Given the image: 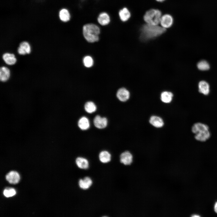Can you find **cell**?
Wrapping results in <instances>:
<instances>
[{
  "instance_id": "obj_1",
  "label": "cell",
  "mask_w": 217,
  "mask_h": 217,
  "mask_svg": "<svg viewBox=\"0 0 217 217\" xmlns=\"http://www.w3.org/2000/svg\"><path fill=\"white\" fill-rule=\"evenodd\" d=\"M166 29L161 26L153 25L146 24L140 29V38L143 40H147L157 37L166 31Z\"/></svg>"
},
{
  "instance_id": "obj_2",
  "label": "cell",
  "mask_w": 217,
  "mask_h": 217,
  "mask_svg": "<svg viewBox=\"0 0 217 217\" xmlns=\"http://www.w3.org/2000/svg\"><path fill=\"white\" fill-rule=\"evenodd\" d=\"M192 132L194 134L195 139L200 142H205L210 137L211 133L208 126L201 122L195 123L191 128Z\"/></svg>"
},
{
  "instance_id": "obj_3",
  "label": "cell",
  "mask_w": 217,
  "mask_h": 217,
  "mask_svg": "<svg viewBox=\"0 0 217 217\" xmlns=\"http://www.w3.org/2000/svg\"><path fill=\"white\" fill-rule=\"evenodd\" d=\"M100 30L96 25L92 24L85 25L83 27V33L85 39L89 42H94L99 39Z\"/></svg>"
},
{
  "instance_id": "obj_4",
  "label": "cell",
  "mask_w": 217,
  "mask_h": 217,
  "mask_svg": "<svg viewBox=\"0 0 217 217\" xmlns=\"http://www.w3.org/2000/svg\"><path fill=\"white\" fill-rule=\"evenodd\" d=\"M162 15V12L159 10L151 9L146 12L143 18L146 24L158 25L159 24Z\"/></svg>"
},
{
  "instance_id": "obj_5",
  "label": "cell",
  "mask_w": 217,
  "mask_h": 217,
  "mask_svg": "<svg viewBox=\"0 0 217 217\" xmlns=\"http://www.w3.org/2000/svg\"><path fill=\"white\" fill-rule=\"evenodd\" d=\"M173 21V18L171 15L165 14L162 15L159 24L161 27L166 29L171 27Z\"/></svg>"
},
{
  "instance_id": "obj_6",
  "label": "cell",
  "mask_w": 217,
  "mask_h": 217,
  "mask_svg": "<svg viewBox=\"0 0 217 217\" xmlns=\"http://www.w3.org/2000/svg\"><path fill=\"white\" fill-rule=\"evenodd\" d=\"M120 158L121 162L125 165H131L133 162V155L128 151L122 153L120 155Z\"/></svg>"
},
{
  "instance_id": "obj_7",
  "label": "cell",
  "mask_w": 217,
  "mask_h": 217,
  "mask_svg": "<svg viewBox=\"0 0 217 217\" xmlns=\"http://www.w3.org/2000/svg\"><path fill=\"white\" fill-rule=\"evenodd\" d=\"M93 123L95 126L99 129L105 128L108 124V120L105 117H101L100 115H97L93 120Z\"/></svg>"
},
{
  "instance_id": "obj_8",
  "label": "cell",
  "mask_w": 217,
  "mask_h": 217,
  "mask_svg": "<svg viewBox=\"0 0 217 217\" xmlns=\"http://www.w3.org/2000/svg\"><path fill=\"white\" fill-rule=\"evenodd\" d=\"M116 96L120 101L125 102L129 98L130 93L127 89L124 88H122L118 90L117 92Z\"/></svg>"
},
{
  "instance_id": "obj_9",
  "label": "cell",
  "mask_w": 217,
  "mask_h": 217,
  "mask_svg": "<svg viewBox=\"0 0 217 217\" xmlns=\"http://www.w3.org/2000/svg\"><path fill=\"white\" fill-rule=\"evenodd\" d=\"M30 52V46L28 42L24 41L20 43L17 49V52L19 54L24 55L29 54Z\"/></svg>"
},
{
  "instance_id": "obj_10",
  "label": "cell",
  "mask_w": 217,
  "mask_h": 217,
  "mask_svg": "<svg viewBox=\"0 0 217 217\" xmlns=\"http://www.w3.org/2000/svg\"><path fill=\"white\" fill-rule=\"evenodd\" d=\"M6 178L9 183L16 184L19 181L20 176L17 172L12 171L10 172L6 175Z\"/></svg>"
},
{
  "instance_id": "obj_11",
  "label": "cell",
  "mask_w": 217,
  "mask_h": 217,
  "mask_svg": "<svg viewBox=\"0 0 217 217\" xmlns=\"http://www.w3.org/2000/svg\"><path fill=\"white\" fill-rule=\"evenodd\" d=\"M149 123L154 127L156 128H161L164 124V122L162 118L156 115H153L150 118Z\"/></svg>"
},
{
  "instance_id": "obj_12",
  "label": "cell",
  "mask_w": 217,
  "mask_h": 217,
  "mask_svg": "<svg viewBox=\"0 0 217 217\" xmlns=\"http://www.w3.org/2000/svg\"><path fill=\"white\" fill-rule=\"evenodd\" d=\"M93 182L91 178L89 177H85L83 179H80L78 182L80 187L82 189L86 190L92 185Z\"/></svg>"
},
{
  "instance_id": "obj_13",
  "label": "cell",
  "mask_w": 217,
  "mask_h": 217,
  "mask_svg": "<svg viewBox=\"0 0 217 217\" xmlns=\"http://www.w3.org/2000/svg\"><path fill=\"white\" fill-rule=\"evenodd\" d=\"M59 18L61 21L66 22L69 21L70 19V14L66 8L60 9L58 13Z\"/></svg>"
},
{
  "instance_id": "obj_14",
  "label": "cell",
  "mask_w": 217,
  "mask_h": 217,
  "mask_svg": "<svg viewBox=\"0 0 217 217\" xmlns=\"http://www.w3.org/2000/svg\"><path fill=\"white\" fill-rule=\"evenodd\" d=\"M76 163L79 168L82 169H87L89 167V162L88 160L83 157H77L75 161Z\"/></svg>"
},
{
  "instance_id": "obj_15",
  "label": "cell",
  "mask_w": 217,
  "mask_h": 217,
  "mask_svg": "<svg viewBox=\"0 0 217 217\" xmlns=\"http://www.w3.org/2000/svg\"><path fill=\"white\" fill-rule=\"evenodd\" d=\"M78 125L80 129L82 130H86L90 127V121L87 117L83 116L78 120Z\"/></svg>"
},
{
  "instance_id": "obj_16",
  "label": "cell",
  "mask_w": 217,
  "mask_h": 217,
  "mask_svg": "<svg viewBox=\"0 0 217 217\" xmlns=\"http://www.w3.org/2000/svg\"><path fill=\"white\" fill-rule=\"evenodd\" d=\"M119 15L122 21L126 22L130 18L131 14L129 10L127 8L124 7L120 10Z\"/></svg>"
},
{
  "instance_id": "obj_17",
  "label": "cell",
  "mask_w": 217,
  "mask_h": 217,
  "mask_svg": "<svg viewBox=\"0 0 217 217\" xmlns=\"http://www.w3.org/2000/svg\"><path fill=\"white\" fill-rule=\"evenodd\" d=\"M10 72L9 69L5 66H2L0 69V80L2 82H5L9 78Z\"/></svg>"
},
{
  "instance_id": "obj_18",
  "label": "cell",
  "mask_w": 217,
  "mask_h": 217,
  "mask_svg": "<svg viewBox=\"0 0 217 217\" xmlns=\"http://www.w3.org/2000/svg\"><path fill=\"white\" fill-rule=\"evenodd\" d=\"M2 58L5 63L8 65L14 64L16 61V59L13 54L5 53L2 55Z\"/></svg>"
},
{
  "instance_id": "obj_19",
  "label": "cell",
  "mask_w": 217,
  "mask_h": 217,
  "mask_svg": "<svg viewBox=\"0 0 217 217\" xmlns=\"http://www.w3.org/2000/svg\"><path fill=\"white\" fill-rule=\"evenodd\" d=\"M199 91L205 95H208L209 92V86L208 83L204 81H200L198 85Z\"/></svg>"
},
{
  "instance_id": "obj_20",
  "label": "cell",
  "mask_w": 217,
  "mask_h": 217,
  "mask_svg": "<svg viewBox=\"0 0 217 217\" xmlns=\"http://www.w3.org/2000/svg\"><path fill=\"white\" fill-rule=\"evenodd\" d=\"M97 20L100 24L104 26L109 24L110 21V19L107 14L105 12H103L99 15Z\"/></svg>"
},
{
  "instance_id": "obj_21",
  "label": "cell",
  "mask_w": 217,
  "mask_h": 217,
  "mask_svg": "<svg viewBox=\"0 0 217 217\" xmlns=\"http://www.w3.org/2000/svg\"><path fill=\"white\" fill-rule=\"evenodd\" d=\"M173 96V94L171 92L167 91H164L161 94L160 99L163 102L168 103L172 101Z\"/></svg>"
},
{
  "instance_id": "obj_22",
  "label": "cell",
  "mask_w": 217,
  "mask_h": 217,
  "mask_svg": "<svg viewBox=\"0 0 217 217\" xmlns=\"http://www.w3.org/2000/svg\"><path fill=\"white\" fill-rule=\"evenodd\" d=\"M111 156L108 151L104 150L100 152L99 155V158L100 162L103 163H107L111 161Z\"/></svg>"
},
{
  "instance_id": "obj_23",
  "label": "cell",
  "mask_w": 217,
  "mask_h": 217,
  "mask_svg": "<svg viewBox=\"0 0 217 217\" xmlns=\"http://www.w3.org/2000/svg\"><path fill=\"white\" fill-rule=\"evenodd\" d=\"M84 109L87 112L92 113L96 111V106L93 102L88 101L85 103L84 105Z\"/></svg>"
},
{
  "instance_id": "obj_24",
  "label": "cell",
  "mask_w": 217,
  "mask_h": 217,
  "mask_svg": "<svg viewBox=\"0 0 217 217\" xmlns=\"http://www.w3.org/2000/svg\"><path fill=\"white\" fill-rule=\"evenodd\" d=\"M197 66L199 70L202 71L208 70L210 67L208 63L204 60H202L199 62L197 64Z\"/></svg>"
},
{
  "instance_id": "obj_25",
  "label": "cell",
  "mask_w": 217,
  "mask_h": 217,
  "mask_svg": "<svg viewBox=\"0 0 217 217\" xmlns=\"http://www.w3.org/2000/svg\"><path fill=\"white\" fill-rule=\"evenodd\" d=\"M84 65L87 68L91 67L93 64V61L92 58L89 56L85 57L83 60Z\"/></svg>"
},
{
  "instance_id": "obj_26",
  "label": "cell",
  "mask_w": 217,
  "mask_h": 217,
  "mask_svg": "<svg viewBox=\"0 0 217 217\" xmlns=\"http://www.w3.org/2000/svg\"><path fill=\"white\" fill-rule=\"evenodd\" d=\"M3 194L6 197H11L16 194V191L13 188L6 189L4 190Z\"/></svg>"
},
{
  "instance_id": "obj_27",
  "label": "cell",
  "mask_w": 217,
  "mask_h": 217,
  "mask_svg": "<svg viewBox=\"0 0 217 217\" xmlns=\"http://www.w3.org/2000/svg\"><path fill=\"white\" fill-rule=\"evenodd\" d=\"M214 208L215 212L217 213V202H216L215 204Z\"/></svg>"
},
{
  "instance_id": "obj_28",
  "label": "cell",
  "mask_w": 217,
  "mask_h": 217,
  "mask_svg": "<svg viewBox=\"0 0 217 217\" xmlns=\"http://www.w3.org/2000/svg\"><path fill=\"white\" fill-rule=\"evenodd\" d=\"M156 0L157 2H163L165 0Z\"/></svg>"
},
{
  "instance_id": "obj_29",
  "label": "cell",
  "mask_w": 217,
  "mask_h": 217,
  "mask_svg": "<svg viewBox=\"0 0 217 217\" xmlns=\"http://www.w3.org/2000/svg\"><path fill=\"white\" fill-rule=\"evenodd\" d=\"M192 217H200V215L196 214V215H193L192 216Z\"/></svg>"
}]
</instances>
